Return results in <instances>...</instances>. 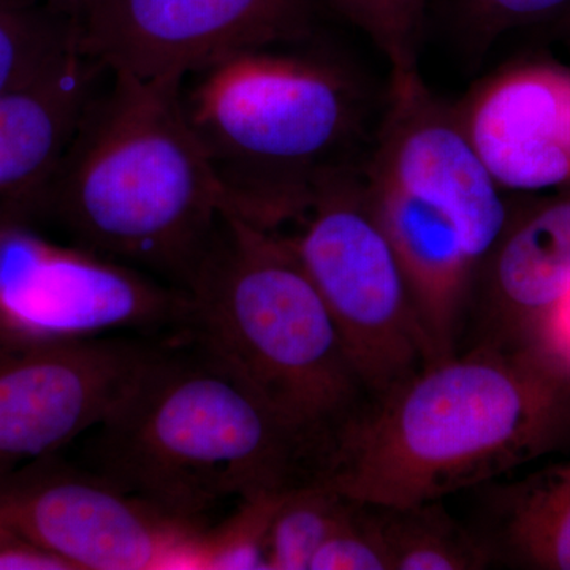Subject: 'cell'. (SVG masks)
I'll list each match as a JSON object with an SVG mask.
<instances>
[{
  "label": "cell",
  "mask_w": 570,
  "mask_h": 570,
  "mask_svg": "<svg viewBox=\"0 0 570 570\" xmlns=\"http://www.w3.org/2000/svg\"><path fill=\"white\" fill-rule=\"evenodd\" d=\"M570 442V371L542 348L478 341L367 396L318 480L411 508L502 478Z\"/></svg>",
  "instance_id": "obj_1"
},
{
  "label": "cell",
  "mask_w": 570,
  "mask_h": 570,
  "mask_svg": "<svg viewBox=\"0 0 570 570\" xmlns=\"http://www.w3.org/2000/svg\"><path fill=\"white\" fill-rule=\"evenodd\" d=\"M181 81L110 73L82 116L43 213L70 245L187 287L227 212Z\"/></svg>",
  "instance_id": "obj_2"
},
{
  "label": "cell",
  "mask_w": 570,
  "mask_h": 570,
  "mask_svg": "<svg viewBox=\"0 0 570 570\" xmlns=\"http://www.w3.org/2000/svg\"><path fill=\"white\" fill-rule=\"evenodd\" d=\"M91 433L89 469L202 527L225 501L283 493L318 474L316 456L294 431L184 336L160 343Z\"/></svg>",
  "instance_id": "obj_3"
},
{
  "label": "cell",
  "mask_w": 570,
  "mask_h": 570,
  "mask_svg": "<svg viewBox=\"0 0 570 570\" xmlns=\"http://www.w3.org/2000/svg\"><path fill=\"white\" fill-rule=\"evenodd\" d=\"M183 102L227 212L268 230L298 223L330 176L365 167L379 122L366 81L318 37L214 63L184 81Z\"/></svg>",
  "instance_id": "obj_4"
},
{
  "label": "cell",
  "mask_w": 570,
  "mask_h": 570,
  "mask_svg": "<svg viewBox=\"0 0 570 570\" xmlns=\"http://www.w3.org/2000/svg\"><path fill=\"white\" fill-rule=\"evenodd\" d=\"M184 292L183 336L253 390L321 472L367 392L291 238L224 212Z\"/></svg>",
  "instance_id": "obj_5"
},
{
  "label": "cell",
  "mask_w": 570,
  "mask_h": 570,
  "mask_svg": "<svg viewBox=\"0 0 570 570\" xmlns=\"http://www.w3.org/2000/svg\"><path fill=\"white\" fill-rule=\"evenodd\" d=\"M298 224L288 238L367 396L433 363L406 279L374 212L365 167L326 178Z\"/></svg>",
  "instance_id": "obj_6"
},
{
  "label": "cell",
  "mask_w": 570,
  "mask_h": 570,
  "mask_svg": "<svg viewBox=\"0 0 570 570\" xmlns=\"http://www.w3.org/2000/svg\"><path fill=\"white\" fill-rule=\"evenodd\" d=\"M0 528L67 570L213 569L212 530L160 512L92 469L36 461L0 478Z\"/></svg>",
  "instance_id": "obj_7"
},
{
  "label": "cell",
  "mask_w": 570,
  "mask_h": 570,
  "mask_svg": "<svg viewBox=\"0 0 570 570\" xmlns=\"http://www.w3.org/2000/svg\"><path fill=\"white\" fill-rule=\"evenodd\" d=\"M181 288L26 224L0 220V333L26 337H179Z\"/></svg>",
  "instance_id": "obj_8"
},
{
  "label": "cell",
  "mask_w": 570,
  "mask_h": 570,
  "mask_svg": "<svg viewBox=\"0 0 570 570\" xmlns=\"http://www.w3.org/2000/svg\"><path fill=\"white\" fill-rule=\"evenodd\" d=\"M324 0H96L78 50L108 73L186 81L242 52L317 39Z\"/></svg>",
  "instance_id": "obj_9"
},
{
  "label": "cell",
  "mask_w": 570,
  "mask_h": 570,
  "mask_svg": "<svg viewBox=\"0 0 570 570\" xmlns=\"http://www.w3.org/2000/svg\"><path fill=\"white\" fill-rule=\"evenodd\" d=\"M165 340L0 333V478L99 426Z\"/></svg>",
  "instance_id": "obj_10"
},
{
  "label": "cell",
  "mask_w": 570,
  "mask_h": 570,
  "mask_svg": "<svg viewBox=\"0 0 570 570\" xmlns=\"http://www.w3.org/2000/svg\"><path fill=\"white\" fill-rule=\"evenodd\" d=\"M365 175L452 220L475 269L504 230L512 208V194L499 186L475 151L456 105L431 91L420 73L390 80Z\"/></svg>",
  "instance_id": "obj_11"
},
{
  "label": "cell",
  "mask_w": 570,
  "mask_h": 570,
  "mask_svg": "<svg viewBox=\"0 0 570 570\" xmlns=\"http://www.w3.org/2000/svg\"><path fill=\"white\" fill-rule=\"evenodd\" d=\"M455 105L469 140L505 193L570 186V67L547 59L510 63Z\"/></svg>",
  "instance_id": "obj_12"
},
{
  "label": "cell",
  "mask_w": 570,
  "mask_h": 570,
  "mask_svg": "<svg viewBox=\"0 0 570 570\" xmlns=\"http://www.w3.org/2000/svg\"><path fill=\"white\" fill-rule=\"evenodd\" d=\"M570 294V186L512 194L508 224L475 269L478 341L538 347Z\"/></svg>",
  "instance_id": "obj_13"
},
{
  "label": "cell",
  "mask_w": 570,
  "mask_h": 570,
  "mask_svg": "<svg viewBox=\"0 0 570 570\" xmlns=\"http://www.w3.org/2000/svg\"><path fill=\"white\" fill-rule=\"evenodd\" d=\"M108 71L80 50L0 94V220L43 213L63 156Z\"/></svg>",
  "instance_id": "obj_14"
},
{
  "label": "cell",
  "mask_w": 570,
  "mask_h": 570,
  "mask_svg": "<svg viewBox=\"0 0 570 570\" xmlns=\"http://www.w3.org/2000/svg\"><path fill=\"white\" fill-rule=\"evenodd\" d=\"M366 176V175H365ZM371 202L401 266L433 362L460 351L475 264L459 228L392 184L367 178Z\"/></svg>",
  "instance_id": "obj_15"
},
{
  "label": "cell",
  "mask_w": 570,
  "mask_h": 570,
  "mask_svg": "<svg viewBox=\"0 0 570 570\" xmlns=\"http://www.w3.org/2000/svg\"><path fill=\"white\" fill-rule=\"evenodd\" d=\"M482 489V521L474 528L493 562L570 570V461Z\"/></svg>",
  "instance_id": "obj_16"
},
{
  "label": "cell",
  "mask_w": 570,
  "mask_h": 570,
  "mask_svg": "<svg viewBox=\"0 0 570 570\" xmlns=\"http://www.w3.org/2000/svg\"><path fill=\"white\" fill-rule=\"evenodd\" d=\"M376 510L390 570H478L493 564L478 530L450 515L442 501Z\"/></svg>",
  "instance_id": "obj_17"
},
{
  "label": "cell",
  "mask_w": 570,
  "mask_h": 570,
  "mask_svg": "<svg viewBox=\"0 0 570 570\" xmlns=\"http://www.w3.org/2000/svg\"><path fill=\"white\" fill-rule=\"evenodd\" d=\"M355 504L318 479L284 491L266 527L265 569L309 570L314 554Z\"/></svg>",
  "instance_id": "obj_18"
},
{
  "label": "cell",
  "mask_w": 570,
  "mask_h": 570,
  "mask_svg": "<svg viewBox=\"0 0 570 570\" xmlns=\"http://www.w3.org/2000/svg\"><path fill=\"white\" fill-rule=\"evenodd\" d=\"M78 51L77 26L41 0H0V94Z\"/></svg>",
  "instance_id": "obj_19"
},
{
  "label": "cell",
  "mask_w": 570,
  "mask_h": 570,
  "mask_svg": "<svg viewBox=\"0 0 570 570\" xmlns=\"http://www.w3.org/2000/svg\"><path fill=\"white\" fill-rule=\"evenodd\" d=\"M373 41L390 67V80L419 73L428 0H324Z\"/></svg>",
  "instance_id": "obj_20"
},
{
  "label": "cell",
  "mask_w": 570,
  "mask_h": 570,
  "mask_svg": "<svg viewBox=\"0 0 570 570\" xmlns=\"http://www.w3.org/2000/svg\"><path fill=\"white\" fill-rule=\"evenodd\" d=\"M570 9V0H452L450 21L463 50L483 56L517 29L546 28Z\"/></svg>",
  "instance_id": "obj_21"
},
{
  "label": "cell",
  "mask_w": 570,
  "mask_h": 570,
  "mask_svg": "<svg viewBox=\"0 0 570 570\" xmlns=\"http://www.w3.org/2000/svg\"><path fill=\"white\" fill-rule=\"evenodd\" d=\"M309 570H390L376 505L356 501L351 515L314 554Z\"/></svg>",
  "instance_id": "obj_22"
},
{
  "label": "cell",
  "mask_w": 570,
  "mask_h": 570,
  "mask_svg": "<svg viewBox=\"0 0 570 570\" xmlns=\"http://www.w3.org/2000/svg\"><path fill=\"white\" fill-rule=\"evenodd\" d=\"M538 347L554 356L570 371V294L550 318Z\"/></svg>",
  "instance_id": "obj_23"
},
{
  "label": "cell",
  "mask_w": 570,
  "mask_h": 570,
  "mask_svg": "<svg viewBox=\"0 0 570 570\" xmlns=\"http://www.w3.org/2000/svg\"><path fill=\"white\" fill-rule=\"evenodd\" d=\"M47 3L50 9L58 11L62 17L69 18L70 21L78 26L81 18L88 13L96 0H41Z\"/></svg>",
  "instance_id": "obj_24"
},
{
  "label": "cell",
  "mask_w": 570,
  "mask_h": 570,
  "mask_svg": "<svg viewBox=\"0 0 570 570\" xmlns=\"http://www.w3.org/2000/svg\"><path fill=\"white\" fill-rule=\"evenodd\" d=\"M542 29H547L551 39L560 41L561 45L570 48V9Z\"/></svg>",
  "instance_id": "obj_25"
}]
</instances>
